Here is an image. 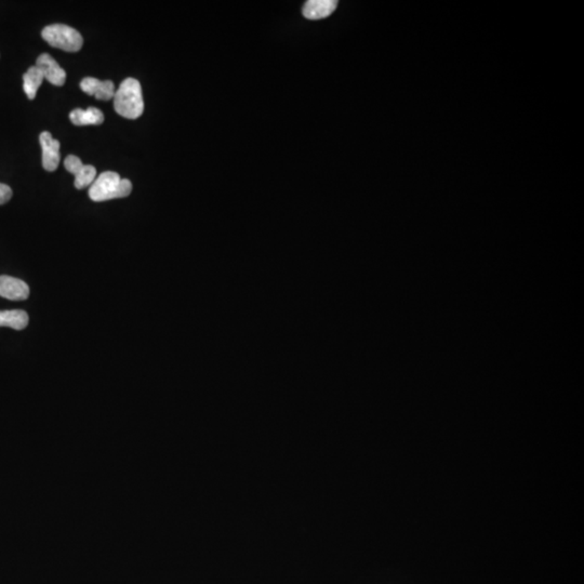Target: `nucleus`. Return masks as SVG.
I'll use <instances>...</instances> for the list:
<instances>
[{"label":"nucleus","instance_id":"f257e3e1","mask_svg":"<svg viewBox=\"0 0 584 584\" xmlns=\"http://www.w3.org/2000/svg\"><path fill=\"white\" fill-rule=\"evenodd\" d=\"M113 99L116 113L128 119H137L144 112L142 88L135 78L123 80Z\"/></svg>","mask_w":584,"mask_h":584},{"label":"nucleus","instance_id":"f03ea898","mask_svg":"<svg viewBox=\"0 0 584 584\" xmlns=\"http://www.w3.org/2000/svg\"><path fill=\"white\" fill-rule=\"evenodd\" d=\"M133 190V183L127 179H121L117 172L105 171L92 183L89 188V197L93 202L116 200L129 196Z\"/></svg>","mask_w":584,"mask_h":584},{"label":"nucleus","instance_id":"7ed1b4c3","mask_svg":"<svg viewBox=\"0 0 584 584\" xmlns=\"http://www.w3.org/2000/svg\"><path fill=\"white\" fill-rule=\"evenodd\" d=\"M41 36L53 48L66 52H77L84 45L80 31L65 24L49 25L43 29Z\"/></svg>","mask_w":584,"mask_h":584},{"label":"nucleus","instance_id":"20e7f679","mask_svg":"<svg viewBox=\"0 0 584 584\" xmlns=\"http://www.w3.org/2000/svg\"><path fill=\"white\" fill-rule=\"evenodd\" d=\"M64 167L75 176V186L78 190L91 186L96 178V169L90 165H84L80 157L68 155L64 160Z\"/></svg>","mask_w":584,"mask_h":584},{"label":"nucleus","instance_id":"39448f33","mask_svg":"<svg viewBox=\"0 0 584 584\" xmlns=\"http://www.w3.org/2000/svg\"><path fill=\"white\" fill-rule=\"evenodd\" d=\"M43 149V167L45 170H57L61 160L60 142L54 140L48 131H43L39 137Z\"/></svg>","mask_w":584,"mask_h":584},{"label":"nucleus","instance_id":"423d86ee","mask_svg":"<svg viewBox=\"0 0 584 584\" xmlns=\"http://www.w3.org/2000/svg\"><path fill=\"white\" fill-rule=\"evenodd\" d=\"M36 66L43 73L45 80L50 84L54 86H63L65 84L66 73L48 53H43L38 57Z\"/></svg>","mask_w":584,"mask_h":584},{"label":"nucleus","instance_id":"0eeeda50","mask_svg":"<svg viewBox=\"0 0 584 584\" xmlns=\"http://www.w3.org/2000/svg\"><path fill=\"white\" fill-rule=\"evenodd\" d=\"M29 296V287L25 281L11 276H0V297L8 300H27Z\"/></svg>","mask_w":584,"mask_h":584},{"label":"nucleus","instance_id":"6e6552de","mask_svg":"<svg viewBox=\"0 0 584 584\" xmlns=\"http://www.w3.org/2000/svg\"><path fill=\"white\" fill-rule=\"evenodd\" d=\"M80 88L84 93L96 96L98 100L110 101L115 94V84L111 80H100L93 77H86L80 82Z\"/></svg>","mask_w":584,"mask_h":584},{"label":"nucleus","instance_id":"1a4fd4ad","mask_svg":"<svg viewBox=\"0 0 584 584\" xmlns=\"http://www.w3.org/2000/svg\"><path fill=\"white\" fill-rule=\"evenodd\" d=\"M337 6L334 0H308L303 7V15L312 21L324 19L334 13Z\"/></svg>","mask_w":584,"mask_h":584},{"label":"nucleus","instance_id":"9d476101","mask_svg":"<svg viewBox=\"0 0 584 584\" xmlns=\"http://www.w3.org/2000/svg\"><path fill=\"white\" fill-rule=\"evenodd\" d=\"M70 119L76 126L101 125L104 121V115L99 108H76L70 112Z\"/></svg>","mask_w":584,"mask_h":584},{"label":"nucleus","instance_id":"9b49d317","mask_svg":"<svg viewBox=\"0 0 584 584\" xmlns=\"http://www.w3.org/2000/svg\"><path fill=\"white\" fill-rule=\"evenodd\" d=\"M29 324V315L25 310H0V327L23 330Z\"/></svg>","mask_w":584,"mask_h":584},{"label":"nucleus","instance_id":"f8f14e48","mask_svg":"<svg viewBox=\"0 0 584 584\" xmlns=\"http://www.w3.org/2000/svg\"><path fill=\"white\" fill-rule=\"evenodd\" d=\"M43 73L40 72L36 65L31 66L27 70V72L23 75V89L27 93V98L29 100H34L36 98L37 91H38L39 87L43 84Z\"/></svg>","mask_w":584,"mask_h":584},{"label":"nucleus","instance_id":"ddd939ff","mask_svg":"<svg viewBox=\"0 0 584 584\" xmlns=\"http://www.w3.org/2000/svg\"><path fill=\"white\" fill-rule=\"evenodd\" d=\"M13 197V190L7 184L0 183V204H6Z\"/></svg>","mask_w":584,"mask_h":584}]
</instances>
